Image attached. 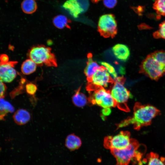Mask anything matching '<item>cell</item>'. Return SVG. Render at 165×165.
Here are the masks:
<instances>
[{
    "label": "cell",
    "mask_w": 165,
    "mask_h": 165,
    "mask_svg": "<svg viewBox=\"0 0 165 165\" xmlns=\"http://www.w3.org/2000/svg\"><path fill=\"white\" fill-rule=\"evenodd\" d=\"M141 145L136 140L131 138L129 145L122 149L110 150L111 154L116 158V165H128L131 161L134 164H142L141 159L143 153L141 152Z\"/></svg>",
    "instance_id": "2"
},
{
    "label": "cell",
    "mask_w": 165,
    "mask_h": 165,
    "mask_svg": "<svg viewBox=\"0 0 165 165\" xmlns=\"http://www.w3.org/2000/svg\"><path fill=\"white\" fill-rule=\"evenodd\" d=\"M88 98L89 101L93 105H97L103 108H111L116 106L110 90L101 88L90 91Z\"/></svg>",
    "instance_id": "7"
},
{
    "label": "cell",
    "mask_w": 165,
    "mask_h": 165,
    "mask_svg": "<svg viewBox=\"0 0 165 165\" xmlns=\"http://www.w3.org/2000/svg\"><path fill=\"white\" fill-rule=\"evenodd\" d=\"M81 87L77 90L72 97L73 103L79 108H82L86 106L89 101L88 98L80 92Z\"/></svg>",
    "instance_id": "16"
},
{
    "label": "cell",
    "mask_w": 165,
    "mask_h": 165,
    "mask_svg": "<svg viewBox=\"0 0 165 165\" xmlns=\"http://www.w3.org/2000/svg\"><path fill=\"white\" fill-rule=\"evenodd\" d=\"M87 58L88 61L84 72L88 81L91 78L101 66L93 60L91 54L89 53L88 55Z\"/></svg>",
    "instance_id": "13"
},
{
    "label": "cell",
    "mask_w": 165,
    "mask_h": 165,
    "mask_svg": "<svg viewBox=\"0 0 165 165\" xmlns=\"http://www.w3.org/2000/svg\"><path fill=\"white\" fill-rule=\"evenodd\" d=\"M151 54L154 58L165 67V50H158Z\"/></svg>",
    "instance_id": "26"
},
{
    "label": "cell",
    "mask_w": 165,
    "mask_h": 165,
    "mask_svg": "<svg viewBox=\"0 0 165 165\" xmlns=\"http://www.w3.org/2000/svg\"><path fill=\"white\" fill-rule=\"evenodd\" d=\"M37 66L35 62L29 58L22 63L21 68V71L25 75L31 74L35 71Z\"/></svg>",
    "instance_id": "18"
},
{
    "label": "cell",
    "mask_w": 165,
    "mask_h": 165,
    "mask_svg": "<svg viewBox=\"0 0 165 165\" xmlns=\"http://www.w3.org/2000/svg\"><path fill=\"white\" fill-rule=\"evenodd\" d=\"M53 22L55 26L58 29H62L65 27L70 28L68 24L70 21L64 15L56 16L53 18Z\"/></svg>",
    "instance_id": "19"
},
{
    "label": "cell",
    "mask_w": 165,
    "mask_h": 165,
    "mask_svg": "<svg viewBox=\"0 0 165 165\" xmlns=\"http://www.w3.org/2000/svg\"><path fill=\"white\" fill-rule=\"evenodd\" d=\"M13 118L15 122L18 125H24L28 123L31 119L29 112L26 110L20 109L14 113Z\"/></svg>",
    "instance_id": "14"
},
{
    "label": "cell",
    "mask_w": 165,
    "mask_h": 165,
    "mask_svg": "<svg viewBox=\"0 0 165 165\" xmlns=\"http://www.w3.org/2000/svg\"><path fill=\"white\" fill-rule=\"evenodd\" d=\"M111 112V108H103L102 111L101 113L103 116H107L109 115Z\"/></svg>",
    "instance_id": "29"
},
{
    "label": "cell",
    "mask_w": 165,
    "mask_h": 165,
    "mask_svg": "<svg viewBox=\"0 0 165 165\" xmlns=\"http://www.w3.org/2000/svg\"><path fill=\"white\" fill-rule=\"evenodd\" d=\"M37 8V5L35 0H24L21 4L22 11L26 14L34 13L36 11Z\"/></svg>",
    "instance_id": "20"
},
{
    "label": "cell",
    "mask_w": 165,
    "mask_h": 165,
    "mask_svg": "<svg viewBox=\"0 0 165 165\" xmlns=\"http://www.w3.org/2000/svg\"><path fill=\"white\" fill-rule=\"evenodd\" d=\"M117 2V0H103V3L105 6L109 8L114 7Z\"/></svg>",
    "instance_id": "28"
},
{
    "label": "cell",
    "mask_w": 165,
    "mask_h": 165,
    "mask_svg": "<svg viewBox=\"0 0 165 165\" xmlns=\"http://www.w3.org/2000/svg\"><path fill=\"white\" fill-rule=\"evenodd\" d=\"M131 138L130 133L127 131H121L118 134L105 138L104 145L108 149H122L126 148L130 144Z\"/></svg>",
    "instance_id": "9"
},
{
    "label": "cell",
    "mask_w": 165,
    "mask_h": 165,
    "mask_svg": "<svg viewBox=\"0 0 165 165\" xmlns=\"http://www.w3.org/2000/svg\"><path fill=\"white\" fill-rule=\"evenodd\" d=\"M80 138L74 134L68 135L65 141V146L69 150L74 151L79 149L81 146Z\"/></svg>",
    "instance_id": "15"
},
{
    "label": "cell",
    "mask_w": 165,
    "mask_h": 165,
    "mask_svg": "<svg viewBox=\"0 0 165 165\" xmlns=\"http://www.w3.org/2000/svg\"><path fill=\"white\" fill-rule=\"evenodd\" d=\"M14 110V107L9 102L3 98H0V120L3 119L8 113L13 112Z\"/></svg>",
    "instance_id": "17"
},
{
    "label": "cell",
    "mask_w": 165,
    "mask_h": 165,
    "mask_svg": "<svg viewBox=\"0 0 165 165\" xmlns=\"http://www.w3.org/2000/svg\"><path fill=\"white\" fill-rule=\"evenodd\" d=\"M112 50L115 56L121 61H126L130 56L129 49L124 44H116L112 47Z\"/></svg>",
    "instance_id": "12"
},
{
    "label": "cell",
    "mask_w": 165,
    "mask_h": 165,
    "mask_svg": "<svg viewBox=\"0 0 165 165\" xmlns=\"http://www.w3.org/2000/svg\"><path fill=\"white\" fill-rule=\"evenodd\" d=\"M124 81L123 77H118L114 81L110 91L115 102L116 106L122 110L128 112L130 109L127 103L132 95L124 86Z\"/></svg>",
    "instance_id": "4"
},
{
    "label": "cell",
    "mask_w": 165,
    "mask_h": 165,
    "mask_svg": "<svg viewBox=\"0 0 165 165\" xmlns=\"http://www.w3.org/2000/svg\"><path fill=\"white\" fill-rule=\"evenodd\" d=\"M147 156L148 160L147 165H165V158L163 157L159 158L157 154L151 152Z\"/></svg>",
    "instance_id": "21"
},
{
    "label": "cell",
    "mask_w": 165,
    "mask_h": 165,
    "mask_svg": "<svg viewBox=\"0 0 165 165\" xmlns=\"http://www.w3.org/2000/svg\"><path fill=\"white\" fill-rule=\"evenodd\" d=\"M87 89L92 91L101 88L107 87L114 81L105 68L101 66L91 78L88 81Z\"/></svg>",
    "instance_id": "6"
},
{
    "label": "cell",
    "mask_w": 165,
    "mask_h": 165,
    "mask_svg": "<svg viewBox=\"0 0 165 165\" xmlns=\"http://www.w3.org/2000/svg\"><path fill=\"white\" fill-rule=\"evenodd\" d=\"M28 56L37 65L57 66L56 57L52 52L51 48L44 45H37L31 47L28 52Z\"/></svg>",
    "instance_id": "3"
},
{
    "label": "cell",
    "mask_w": 165,
    "mask_h": 165,
    "mask_svg": "<svg viewBox=\"0 0 165 165\" xmlns=\"http://www.w3.org/2000/svg\"><path fill=\"white\" fill-rule=\"evenodd\" d=\"M152 7L158 16H165V0H155Z\"/></svg>",
    "instance_id": "22"
},
{
    "label": "cell",
    "mask_w": 165,
    "mask_h": 165,
    "mask_svg": "<svg viewBox=\"0 0 165 165\" xmlns=\"http://www.w3.org/2000/svg\"><path fill=\"white\" fill-rule=\"evenodd\" d=\"M156 108L150 105H142L136 103L134 106L132 116L122 121L117 125V128L132 125L134 128L138 130L142 127L150 125L152 119L160 114Z\"/></svg>",
    "instance_id": "1"
},
{
    "label": "cell",
    "mask_w": 165,
    "mask_h": 165,
    "mask_svg": "<svg viewBox=\"0 0 165 165\" xmlns=\"http://www.w3.org/2000/svg\"><path fill=\"white\" fill-rule=\"evenodd\" d=\"M140 72L152 79L157 80L165 75V67L151 53L142 62Z\"/></svg>",
    "instance_id": "5"
},
{
    "label": "cell",
    "mask_w": 165,
    "mask_h": 165,
    "mask_svg": "<svg viewBox=\"0 0 165 165\" xmlns=\"http://www.w3.org/2000/svg\"><path fill=\"white\" fill-rule=\"evenodd\" d=\"M100 63L101 66L105 68L110 75L112 76L114 81L116 80L118 77L114 67L110 64L107 62L101 61Z\"/></svg>",
    "instance_id": "23"
},
{
    "label": "cell",
    "mask_w": 165,
    "mask_h": 165,
    "mask_svg": "<svg viewBox=\"0 0 165 165\" xmlns=\"http://www.w3.org/2000/svg\"><path fill=\"white\" fill-rule=\"evenodd\" d=\"M37 90V86L32 82L27 83L25 86V90L28 94L35 99V95Z\"/></svg>",
    "instance_id": "25"
},
{
    "label": "cell",
    "mask_w": 165,
    "mask_h": 165,
    "mask_svg": "<svg viewBox=\"0 0 165 165\" xmlns=\"http://www.w3.org/2000/svg\"><path fill=\"white\" fill-rule=\"evenodd\" d=\"M94 2H97L101 0H91Z\"/></svg>",
    "instance_id": "30"
},
{
    "label": "cell",
    "mask_w": 165,
    "mask_h": 165,
    "mask_svg": "<svg viewBox=\"0 0 165 165\" xmlns=\"http://www.w3.org/2000/svg\"><path fill=\"white\" fill-rule=\"evenodd\" d=\"M16 61H9L6 54H0V79L4 83H10L16 77L17 72L15 66Z\"/></svg>",
    "instance_id": "8"
},
{
    "label": "cell",
    "mask_w": 165,
    "mask_h": 165,
    "mask_svg": "<svg viewBox=\"0 0 165 165\" xmlns=\"http://www.w3.org/2000/svg\"><path fill=\"white\" fill-rule=\"evenodd\" d=\"M153 36L156 38L165 39V20L159 24L158 29L153 33Z\"/></svg>",
    "instance_id": "24"
},
{
    "label": "cell",
    "mask_w": 165,
    "mask_h": 165,
    "mask_svg": "<svg viewBox=\"0 0 165 165\" xmlns=\"http://www.w3.org/2000/svg\"><path fill=\"white\" fill-rule=\"evenodd\" d=\"M7 87L5 84L0 79V98L4 97L6 93Z\"/></svg>",
    "instance_id": "27"
},
{
    "label": "cell",
    "mask_w": 165,
    "mask_h": 165,
    "mask_svg": "<svg viewBox=\"0 0 165 165\" xmlns=\"http://www.w3.org/2000/svg\"><path fill=\"white\" fill-rule=\"evenodd\" d=\"M98 29L100 34L105 38L113 37L117 33V24L114 16L112 14L102 15L99 19Z\"/></svg>",
    "instance_id": "10"
},
{
    "label": "cell",
    "mask_w": 165,
    "mask_h": 165,
    "mask_svg": "<svg viewBox=\"0 0 165 165\" xmlns=\"http://www.w3.org/2000/svg\"><path fill=\"white\" fill-rule=\"evenodd\" d=\"M89 5L87 0H68L63 7L72 16L77 18L79 14L86 10Z\"/></svg>",
    "instance_id": "11"
}]
</instances>
